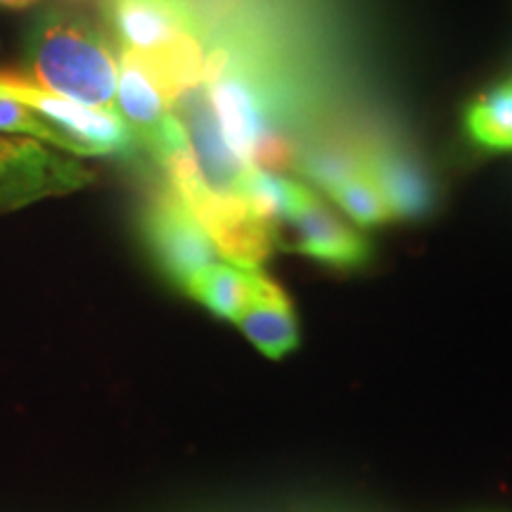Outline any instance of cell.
I'll list each match as a JSON object with an SVG mask.
<instances>
[{"label": "cell", "mask_w": 512, "mask_h": 512, "mask_svg": "<svg viewBox=\"0 0 512 512\" xmlns=\"http://www.w3.org/2000/svg\"><path fill=\"white\" fill-rule=\"evenodd\" d=\"M24 57L36 83L62 98L114 112L119 64L112 43L79 12L48 8L24 38Z\"/></svg>", "instance_id": "1"}, {"label": "cell", "mask_w": 512, "mask_h": 512, "mask_svg": "<svg viewBox=\"0 0 512 512\" xmlns=\"http://www.w3.org/2000/svg\"><path fill=\"white\" fill-rule=\"evenodd\" d=\"M105 17L121 50L138 55L159 83L204 57L183 0H105Z\"/></svg>", "instance_id": "2"}, {"label": "cell", "mask_w": 512, "mask_h": 512, "mask_svg": "<svg viewBox=\"0 0 512 512\" xmlns=\"http://www.w3.org/2000/svg\"><path fill=\"white\" fill-rule=\"evenodd\" d=\"M38 0H0V10L5 12H19V10H29L34 8Z\"/></svg>", "instance_id": "17"}, {"label": "cell", "mask_w": 512, "mask_h": 512, "mask_svg": "<svg viewBox=\"0 0 512 512\" xmlns=\"http://www.w3.org/2000/svg\"><path fill=\"white\" fill-rule=\"evenodd\" d=\"M93 181V171L38 145L34 138L0 136V214L46 197L67 195Z\"/></svg>", "instance_id": "4"}, {"label": "cell", "mask_w": 512, "mask_h": 512, "mask_svg": "<svg viewBox=\"0 0 512 512\" xmlns=\"http://www.w3.org/2000/svg\"><path fill=\"white\" fill-rule=\"evenodd\" d=\"M235 323L268 358H283L299 344V325L290 299L264 273H259L252 302Z\"/></svg>", "instance_id": "11"}, {"label": "cell", "mask_w": 512, "mask_h": 512, "mask_svg": "<svg viewBox=\"0 0 512 512\" xmlns=\"http://www.w3.org/2000/svg\"><path fill=\"white\" fill-rule=\"evenodd\" d=\"M202 83L207 86L204 91L230 152L247 169H254L256 147L275 128L268 126L259 95L247 76L235 69L228 48H211L209 53H204Z\"/></svg>", "instance_id": "5"}, {"label": "cell", "mask_w": 512, "mask_h": 512, "mask_svg": "<svg viewBox=\"0 0 512 512\" xmlns=\"http://www.w3.org/2000/svg\"><path fill=\"white\" fill-rule=\"evenodd\" d=\"M304 171L313 183L330 192L351 178L368 176L366 152L351 145H320L306 155Z\"/></svg>", "instance_id": "14"}, {"label": "cell", "mask_w": 512, "mask_h": 512, "mask_svg": "<svg viewBox=\"0 0 512 512\" xmlns=\"http://www.w3.org/2000/svg\"><path fill=\"white\" fill-rule=\"evenodd\" d=\"M143 235L157 266L181 287L216 264V247L207 230L174 192H157L143 214Z\"/></svg>", "instance_id": "6"}, {"label": "cell", "mask_w": 512, "mask_h": 512, "mask_svg": "<svg viewBox=\"0 0 512 512\" xmlns=\"http://www.w3.org/2000/svg\"><path fill=\"white\" fill-rule=\"evenodd\" d=\"M273 242L283 249L311 256L337 271H354L370 259L368 242L344 226L309 188L299 183L297 195L283 226L275 230Z\"/></svg>", "instance_id": "7"}, {"label": "cell", "mask_w": 512, "mask_h": 512, "mask_svg": "<svg viewBox=\"0 0 512 512\" xmlns=\"http://www.w3.org/2000/svg\"><path fill=\"white\" fill-rule=\"evenodd\" d=\"M508 86H510V91H512V81H510V83H508Z\"/></svg>", "instance_id": "18"}, {"label": "cell", "mask_w": 512, "mask_h": 512, "mask_svg": "<svg viewBox=\"0 0 512 512\" xmlns=\"http://www.w3.org/2000/svg\"><path fill=\"white\" fill-rule=\"evenodd\" d=\"M332 200L342 207L347 214L361 226H380V223L392 221V211H389L387 202L382 200V195L370 181L368 176L351 178V181L337 185L335 190H330Z\"/></svg>", "instance_id": "16"}, {"label": "cell", "mask_w": 512, "mask_h": 512, "mask_svg": "<svg viewBox=\"0 0 512 512\" xmlns=\"http://www.w3.org/2000/svg\"><path fill=\"white\" fill-rule=\"evenodd\" d=\"M119 110L126 117V124L136 136L138 145L155 152L162 138L166 121L171 119L169 102L159 88L155 74L138 55L121 50L119 62Z\"/></svg>", "instance_id": "10"}, {"label": "cell", "mask_w": 512, "mask_h": 512, "mask_svg": "<svg viewBox=\"0 0 512 512\" xmlns=\"http://www.w3.org/2000/svg\"><path fill=\"white\" fill-rule=\"evenodd\" d=\"M368 178L382 200L387 202L394 219H420L430 211L434 192L422 166L394 147H363Z\"/></svg>", "instance_id": "9"}, {"label": "cell", "mask_w": 512, "mask_h": 512, "mask_svg": "<svg viewBox=\"0 0 512 512\" xmlns=\"http://www.w3.org/2000/svg\"><path fill=\"white\" fill-rule=\"evenodd\" d=\"M0 133H12V136H27L41 143L53 145L55 150L72 152V155H81L79 145L74 143L67 133H62L55 124L43 119L41 114L29 110L22 102L0 95Z\"/></svg>", "instance_id": "15"}, {"label": "cell", "mask_w": 512, "mask_h": 512, "mask_svg": "<svg viewBox=\"0 0 512 512\" xmlns=\"http://www.w3.org/2000/svg\"><path fill=\"white\" fill-rule=\"evenodd\" d=\"M259 271H245V268L214 264L204 268L190 280L185 292L192 299L207 306L214 316L226 320H238L240 313L252 302Z\"/></svg>", "instance_id": "12"}, {"label": "cell", "mask_w": 512, "mask_h": 512, "mask_svg": "<svg viewBox=\"0 0 512 512\" xmlns=\"http://www.w3.org/2000/svg\"><path fill=\"white\" fill-rule=\"evenodd\" d=\"M465 128L486 150H512V91L508 83L467 107Z\"/></svg>", "instance_id": "13"}, {"label": "cell", "mask_w": 512, "mask_h": 512, "mask_svg": "<svg viewBox=\"0 0 512 512\" xmlns=\"http://www.w3.org/2000/svg\"><path fill=\"white\" fill-rule=\"evenodd\" d=\"M200 226L214 242L216 252L233 266L245 271H259L271 254V233L254 219L252 211L238 195H216L204 190L188 207Z\"/></svg>", "instance_id": "8"}, {"label": "cell", "mask_w": 512, "mask_h": 512, "mask_svg": "<svg viewBox=\"0 0 512 512\" xmlns=\"http://www.w3.org/2000/svg\"><path fill=\"white\" fill-rule=\"evenodd\" d=\"M0 95L22 102L29 110L41 114L50 124L79 145L83 157H131L138 140L117 112L95 110L69 98H62L34 79L0 69Z\"/></svg>", "instance_id": "3"}]
</instances>
